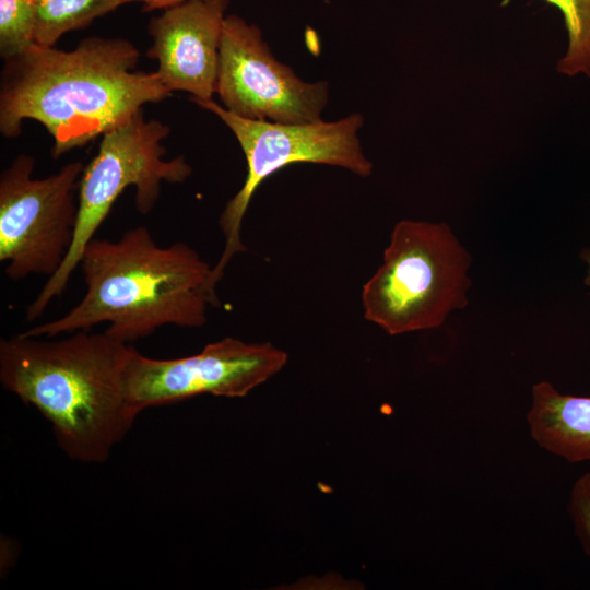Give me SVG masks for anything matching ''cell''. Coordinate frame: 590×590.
<instances>
[{
  "label": "cell",
  "instance_id": "obj_14",
  "mask_svg": "<svg viewBox=\"0 0 590 590\" xmlns=\"http://www.w3.org/2000/svg\"><path fill=\"white\" fill-rule=\"evenodd\" d=\"M33 0H0V57L9 60L35 45Z\"/></svg>",
  "mask_w": 590,
  "mask_h": 590
},
{
  "label": "cell",
  "instance_id": "obj_17",
  "mask_svg": "<svg viewBox=\"0 0 590 590\" xmlns=\"http://www.w3.org/2000/svg\"><path fill=\"white\" fill-rule=\"evenodd\" d=\"M581 260L587 264L585 284L590 288V248H583L580 252Z\"/></svg>",
  "mask_w": 590,
  "mask_h": 590
},
{
  "label": "cell",
  "instance_id": "obj_3",
  "mask_svg": "<svg viewBox=\"0 0 590 590\" xmlns=\"http://www.w3.org/2000/svg\"><path fill=\"white\" fill-rule=\"evenodd\" d=\"M69 334L1 339L0 381L44 415L69 458L102 463L137 418L123 388L131 346L105 331Z\"/></svg>",
  "mask_w": 590,
  "mask_h": 590
},
{
  "label": "cell",
  "instance_id": "obj_5",
  "mask_svg": "<svg viewBox=\"0 0 590 590\" xmlns=\"http://www.w3.org/2000/svg\"><path fill=\"white\" fill-rule=\"evenodd\" d=\"M169 132V126L145 119L141 109L102 135L98 151L80 179L74 240L60 269L47 279L28 305V321L39 318L50 302L66 291L87 244L128 187L135 189V208L145 215L155 206L163 181L180 184L191 175L192 168L185 156L164 158L163 141Z\"/></svg>",
  "mask_w": 590,
  "mask_h": 590
},
{
  "label": "cell",
  "instance_id": "obj_6",
  "mask_svg": "<svg viewBox=\"0 0 590 590\" xmlns=\"http://www.w3.org/2000/svg\"><path fill=\"white\" fill-rule=\"evenodd\" d=\"M191 101L216 115L229 128L247 162L245 182L220 216L225 245L213 267L217 283L229 261L246 251L240 232L243 220L253 193L269 176L296 163L342 167L361 177L373 173V163L366 157L358 138L364 118L357 113L335 121L282 123L236 116L213 98Z\"/></svg>",
  "mask_w": 590,
  "mask_h": 590
},
{
  "label": "cell",
  "instance_id": "obj_12",
  "mask_svg": "<svg viewBox=\"0 0 590 590\" xmlns=\"http://www.w3.org/2000/svg\"><path fill=\"white\" fill-rule=\"evenodd\" d=\"M36 9L35 43L54 47L69 32L87 27L128 0H33Z\"/></svg>",
  "mask_w": 590,
  "mask_h": 590
},
{
  "label": "cell",
  "instance_id": "obj_4",
  "mask_svg": "<svg viewBox=\"0 0 590 590\" xmlns=\"http://www.w3.org/2000/svg\"><path fill=\"white\" fill-rule=\"evenodd\" d=\"M471 256L446 223L402 220L363 285L364 318L390 335L440 327L464 308Z\"/></svg>",
  "mask_w": 590,
  "mask_h": 590
},
{
  "label": "cell",
  "instance_id": "obj_15",
  "mask_svg": "<svg viewBox=\"0 0 590 590\" xmlns=\"http://www.w3.org/2000/svg\"><path fill=\"white\" fill-rule=\"evenodd\" d=\"M567 510L575 535L590 558V472L580 475L573 484Z\"/></svg>",
  "mask_w": 590,
  "mask_h": 590
},
{
  "label": "cell",
  "instance_id": "obj_7",
  "mask_svg": "<svg viewBox=\"0 0 590 590\" xmlns=\"http://www.w3.org/2000/svg\"><path fill=\"white\" fill-rule=\"evenodd\" d=\"M35 160L19 154L0 175V261L4 273L19 281L30 275L52 276L74 240L81 161L58 173L34 178Z\"/></svg>",
  "mask_w": 590,
  "mask_h": 590
},
{
  "label": "cell",
  "instance_id": "obj_9",
  "mask_svg": "<svg viewBox=\"0 0 590 590\" xmlns=\"http://www.w3.org/2000/svg\"><path fill=\"white\" fill-rule=\"evenodd\" d=\"M215 94L246 119L307 123L321 119L329 83L303 81L275 59L257 25L232 14L223 22Z\"/></svg>",
  "mask_w": 590,
  "mask_h": 590
},
{
  "label": "cell",
  "instance_id": "obj_16",
  "mask_svg": "<svg viewBox=\"0 0 590 590\" xmlns=\"http://www.w3.org/2000/svg\"><path fill=\"white\" fill-rule=\"evenodd\" d=\"M186 0H128V3L139 2L143 11L164 10L172 5L181 3Z\"/></svg>",
  "mask_w": 590,
  "mask_h": 590
},
{
  "label": "cell",
  "instance_id": "obj_1",
  "mask_svg": "<svg viewBox=\"0 0 590 590\" xmlns=\"http://www.w3.org/2000/svg\"><path fill=\"white\" fill-rule=\"evenodd\" d=\"M140 52L121 37L91 36L72 50L33 45L4 61L0 132L16 138L26 119L54 140L55 158L121 125L172 92L156 72L135 70Z\"/></svg>",
  "mask_w": 590,
  "mask_h": 590
},
{
  "label": "cell",
  "instance_id": "obj_10",
  "mask_svg": "<svg viewBox=\"0 0 590 590\" xmlns=\"http://www.w3.org/2000/svg\"><path fill=\"white\" fill-rule=\"evenodd\" d=\"M228 0H186L163 10L149 23L152 45L148 57L170 91L190 99H211L215 94L220 42Z\"/></svg>",
  "mask_w": 590,
  "mask_h": 590
},
{
  "label": "cell",
  "instance_id": "obj_11",
  "mask_svg": "<svg viewBox=\"0 0 590 590\" xmlns=\"http://www.w3.org/2000/svg\"><path fill=\"white\" fill-rule=\"evenodd\" d=\"M531 398L527 422L532 439L569 463L590 461V397L563 394L540 381Z\"/></svg>",
  "mask_w": 590,
  "mask_h": 590
},
{
  "label": "cell",
  "instance_id": "obj_8",
  "mask_svg": "<svg viewBox=\"0 0 590 590\" xmlns=\"http://www.w3.org/2000/svg\"><path fill=\"white\" fill-rule=\"evenodd\" d=\"M287 354L269 342L247 343L224 338L194 355L157 359L131 346L123 371L125 394L131 411H142L213 394L240 398L278 374Z\"/></svg>",
  "mask_w": 590,
  "mask_h": 590
},
{
  "label": "cell",
  "instance_id": "obj_2",
  "mask_svg": "<svg viewBox=\"0 0 590 590\" xmlns=\"http://www.w3.org/2000/svg\"><path fill=\"white\" fill-rule=\"evenodd\" d=\"M86 292L64 316L22 332L56 338L108 323L105 332L129 344L164 326L200 328L220 306L213 268L189 245L161 247L145 226L117 240L93 238L79 266Z\"/></svg>",
  "mask_w": 590,
  "mask_h": 590
},
{
  "label": "cell",
  "instance_id": "obj_13",
  "mask_svg": "<svg viewBox=\"0 0 590 590\" xmlns=\"http://www.w3.org/2000/svg\"><path fill=\"white\" fill-rule=\"evenodd\" d=\"M544 1L560 11L567 32V47L557 61V72L590 78V0Z\"/></svg>",
  "mask_w": 590,
  "mask_h": 590
}]
</instances>
